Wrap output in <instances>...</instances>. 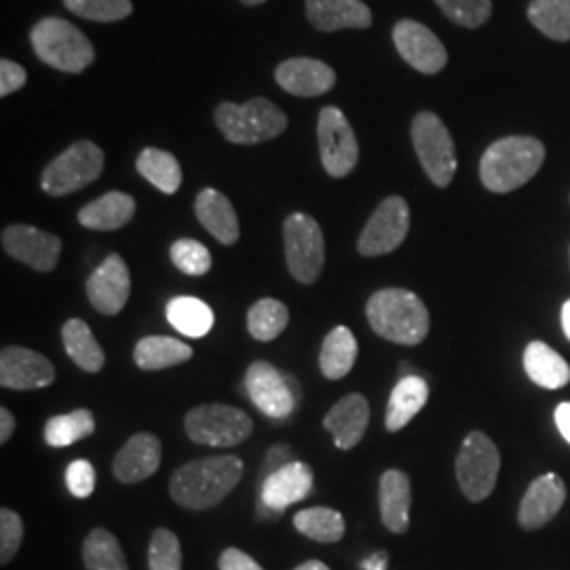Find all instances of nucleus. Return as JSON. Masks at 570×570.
<instances>
[{
	"instance_id": "5701e85b",
	"label": "nucleus",
	"mask_w": 570,
	"mask_h": 570,
	"mask_svg": "<svg viewBox=\"0 0 570 570\" xmlns=\"http://www.w3.org/2000/svg\"><path fill=\"white\" fill-rule=\"evenodd\" d=\"M306 18L320 32L364 30L372 23V11L364 0H306Z\"/></svg>"
},
{
	"instance_id": "6ab92c4d",
	"label": "nucleus",
	"mask_w": 570,
	"mask_h": 570,
	"mask_svg": "<svg viewBox=\"0 0 570 570\" xmlns=\"http://www.w3.org/2000/svg\"><path fill=\"white\" fill-rule=\"evenodd\" d=\"M275 79L279 87L296 98L324 96L336 85V72L326 61L313 58H292L277 66Z\"/></svg>"
},
{
	"instance_id": "20e7f679",
	"label": "nucleus",
	"mask_w": 570,
	"mask_h": 570,
	"mask_svg": "<svg viewBox=\"0 0 570 570\" xmlns=\"http://www.w3.org/2000/svg\"><path fill=\"white\" fill-rule=\"evenodd\" d=\"M30 42L39 60L61 72L79 75L96 60V51L89 39L77 26L61 18L39 21L30 32Z\"/></svg>"
},
{
	"instance_id": "f3484780",
	"label": "nucleus",
	"mask_w": 570,
	"mask_h": 570,
	"mask_svg": "<svg viewBox=\"0 0 570 570\" xmlns=\"http://www.w3.org/2000/svg\"><path fill=\"white\" fill-rule=\"evenodd\" d=\"M56 381L53 364L32 348L4 346L0 351V385L13 391L49 387Z\"/></svg>"
},
{
	"instance_id": "a211bd4d",
	"label": "nucleus",
	"mask_w": 570,
	"mask_h": 570,
	"mask_svg": "<svg viewBox=\"0 0 570 570\" xmlns=\"http://www.w3.org/2000/svg\"><path fill=\"white\" fill-rule=\"evenodd\" d=\"M131 294L129 268L119 254H110L87 279V298L102 315H119Z\"/></svg>"
},
{
	"instance_id": "0eeeda50",
	"label": "nucleus",
	"mask_w": 570,
	"mask_h": 570,
	"mask_svg": "<svg viewBox=\"0 0 570 570\" xmlns=\"http://www.w3.org/2000/svg\"><path fill=\"white\" fill-rule=\"evenodd\" d=\"M285 263L298 284H315L326 265L322 226L306 214H292L284 223Z\"/></svg>"
},
{
	"instance_id": "c9c22d12",
	"label": "nucleus",
	"mask_w": 570,
	"mask_h": 570,
	"mask_svg": "<svg viewBox=\"0 0 570 570\" xmlns=\"http://www.w3.org/2000/svg\"><path fill=\"white\" fill-rule=\"evenodd\" d=\"M294 527L317 543H336L345 537V518L332 508H308L294 515Z\"/></svg>"
},
{
	"instance_id": "f8f14e48",
	"label": "nucleus",
	"mask_w": 570,
	"mask_h": 570,
	"mask_svg": "<svg viewBox=\"0 0 570 570\" xmlns=\"http://www.w3.org/2000/svg\"><path fill=\"white\" fill-rule=\"evenodd\" d=\"M410 230V207L402 197H387L374 209L360 235L357 252L366 258L391 254L404 244Z\"/></svg>"
},
{
	"instance_id": "c03bdc74",
	"label": "nucleus",
	"mask_w": 570,
	"mask_h": 570,
	"mask_svg": "<svg viewBox=\"0 0 570 570\" xmlns=\"http://www.w3.org/2000/svg\"><path fill=\"white\" fill-rule=\"evenodd\" d=\"M66 487L77 497V499H87L96 490V469L85 461L77 459L66 469Z\"/></svg>"
},
{
	"instance_id": "aec40b11",
	"label": "nucleus",
	"mask_w": 570,
	"mask_h": 570,
	"mask_svg": "<svg viewBox=\"0 0 570 570\" xmlns=\"http://www.w3.org/2000/svg\"><path fill=\"white\" fill-rule=\"evenodd\" d=\"M567 501V487L556 473H546L530 484L518 511L522 529H543Z\"/></svg>"
},
{
	"instance_id": "c85d7f7f",
	"label": "nucleus",
	"mask_w": 570,
	"mask_h": 570,
	"mask_svg": "<svg viewBox=\"0 0 570 570\" xmlns=\"http://www.w3.org/2000/svg\"><path fill=\"white\" fill-rule=\"evenodd\" d=\"M61 343L68 357L87 374H98L104 367L106 355L98 345L94 332L82 320H68L61 327Z\"/></svg>"
},
{
	"instance_id": "6e6552de",
	"label": "nucleus",
	"mask_w": 570,
	"mask_h": 570,
	"mask_svg": "<svg viewBox=\"0 0 570 570\" xmlns=\"http://www.w3.org/2000/svg\"><path fill=\"white\" fill-rule=\"evenodd\" d=\"M104 171V153L89 140L72 144L42 171V190L49 197H66L96 183Z\"/></svg>"
},
{
	"instance_id": "2eb2a0df",
	"label": "nucleus",
	"mask_w": 570,
	"mask_h": 570,
	"mask_svg": "<svg viewBox=\"0 0 570 570\" xmlns=\"http://www.w3.org/2000/svg\"><path fill=\"white\" fill-rule=\"evenodd\" d=\"M2 247L11 258L39 273H51L60 263V237L35 226H7L2 230Z\"/></svg>"
},
{
	"instance_id": "412c9836",
	"label": "nucleus",
	"mask_w": 570,
	"mask_h": 570,
	"mask_svg": "<svg viewBox=\"0 0 570 570\" xmlns=\"http://www.w3.org/2000/svg\"><path fill=\"white\" fill-rule=\"evenodd\" d=\"M161 442L153 433H136L112 461L115 478L121 484H138L157 473L161 465Z\"/></svg>"
},
{
	"instance_id": "72a5a7b5",
	"label": "nucleus",
	"mask_w": 570,
	"mask_h": 570,
	"mask_svg": "<svg viewBox=\"0 0 570 570\" xmlns=\"http://www.w3.org/2000/svg\"><path fill=\"white\" fill-rule=\"evenodd\" d=\"M94 431H96L94 412L87 407H79L70 414L49 419L45 425V442L51 449H63L94 435Z\"/></svg>"
},
{
	"instance_id": "473e14b6",
	"label": "nucleus",
	"mask_w": 570,
	"mask_h": 570,
	"mask_svg": "<svg viewBox=\"0 0 570 570\" xmlns=\"http://www.w3.org/2000/svg\"><path fill=\"white\" fill-rule=\"evenodd\" d=\"M136 167L140 176L165 195L178 193L183 184V167L178 164V159L161 148H144L136 161Z\"/></svg>"
},
{
	"instance_id": "e433bc0d",
	"label": "nucleus",
	"mask_w": 570,
	"mask_h": 570,
	"mask_svg": "<svg viewBox=\"0 0 570 570\" xmlns=\"http://www.w3.org/2000/svg\"><path fill=\"white\" fill-rule=\"evenodd\" d=\"M289 324V311L284 303L275 298H263L254 303L247 313V330L252 338L261 343H271L284 334Z\"/></svg>"
},
{
	"instance_id": "37998d69",
	"label": "nucleus",
	"mask_w": 570,
	"mask_h": 570,
	"mask_svg": "<svg viewBox=\"0 0 570 570\" xmlns=\"http://www.w3.org/2000/svg\"><path fill=\"white\" fill-rule=\"evenodd\" d=\"M23 539V522L13 510H0V564H9L18 551Z\"/></svg>"
},
{
	"instance_id": "4468645a",
	"label": "nucleus",
	"mask_w": 570,
	"mask_h": 570,
	"mask_svg": "<svg viewBox=\"0 0 570 570\" xmlns=\"http://www.w3.org/2000/svg\"><path fill=\"white\" fill-rule=\"evenodd\" d=\"M313 469L303 461H287L285 465L266 475L265 484L261 489V515H282L289 505L305 501L313 492Z\"/></svg>"
},
{
	"instance_id": "79ce46f5",
	"label": "nucleus",
	"mask_w": 570,
	"mask_h": 570,
	"mask_svg": "<svg viewBox=\"0 0 570 570\" xmlns=\"http://www.w3.org/2000/svg\"><path fill=\"white\" fill-rule=\"evenodd\" d=\"M449 20L463 28H480L490 20V0H435Z\"/></svg>"
},
{
	"instance_id": "49530a36",
	"label": "nucleus",
	"mask_w": 570,
	"mask_h": 570,
	"mask_svg": "<svg viewBox=\"0 0 570 570\" xmlns=\"http://www.w3.org/2000/svg\"><path fill=\"white\" fill-rule=\"evenodd\" d=\"M218 567L220 570H265L252 556H247L245 551L237 550V548H228L223 551Z\"/></svg>"
},
{
	"instance_id": "39448f33",
	"label": "nucleus",
	"mask_w": 570,
	"mask_h": 570,
	"mask_svg": "<svg viewBox=\"0 0 570 570\" xmlns=\"http://www.w3.org/2000/svg\"><path fill=\"white\" fill-rule=\"evenodd\" d=\"M214 119L226 140L233 144L268 142L282 136L287 127L284 110L265 98H254L245 104H220Z\"/></svg>"
},
{
	"instance_id": "a878e982",
	"label": "nucleus",
	"mask_w": 570,
	"mask_h": 570,
	"mask_svg": "<svg viewBox=\"0 0 570 570\" xmlns=\"http://www.w3.org/2000/svg\"><path fill=\"white\" fill-rule=\"evenodd\" d=\"M136 216V199L119 190L106 193L100 199L85 205L79 212V223L89 230H119Z\"/></svg>"
},
{
	"instance_id": "1a4fd4ad",
	"label": "nucleus",
	"mask_w": 570,
	"mask_h": 570,
	"mask_svg": "<svg viewBox=\"0 0 570 570\" xmlns=\"http://www.w3.org/2000/svg\"><path fill=\"white\" fill-rule=\"evenodd\" d=\"M412 144L429 180L446 188L456 174V150L449 127L433 112H419L412 121Z\"/></svg>"
},
{
	"instance_id": "603ef678",
	"label": "nucleus",
	"mask_w": 570,
	"mask_h": 570,
	"mask_svg": "<svg viewBox=\"0 0 570 570\" xmlns=\"http://www.w3.org/2000/svg\"><path fill=\"white\" fill-rule=\"evenodd\" d=\"M562 327H564V334L569 336L570 341V301H567L562 306Z\"/></svg>"
},
{
	"instance_id": "58836bf2",
	"label": "nucleus",
	"mask_w": 570,
	"mask_h": 570,
	"mask_svg": "<svg viewBox=\"0 0 570 570\" xmlns=\"http://www.w3.org/2000/svg\"><path fill=\"white\" fill-rule=\"evenodd\" d=\"M63 4L82 20L102 23L127 20L134 13L131 0H63Z\"/></svg>"
},
{
	"instance_id": "8fccbe9b",
	"label": "nucleus",
	"mask_w": 570,
	"mask_h": 570,
	"mask_svg": "<svg viewBox=\"0 0 570 570\" xmlns=\"http://www.w3.org/2000/svg\"><path fill=\"white\" fill-rule=\"evenodd\" d=\"M387 551H376V553H372L370 558L362 562V570H387Z\"/></svg>"
},
{
	"instance_id": "9b49d317",
	"label": "nucleus",
	"mask_w": 570,
	"mask_h": 570,
	"mask_svg": "<svg viewBox=\"0 0 570 570\" xmlns=\"http://www.w3.org/2000/svg\"><path fill=\"white\" fill-rule=\"evenodd\" d=\"M317 140L327 174L332 178H346L360 161V144L341 108H322L317 121Z\"/></svg>"
},
{
	"instance_id": "a18cd8bd",
	"label": "nucleus",
	"mask_w": 570,
	"mask_h": 570,
	"mask_svg": "<svg viewBox=\"0 0 570 570\" xmlns=\"http://www.w3.org/2000/svg\"><path fill=\"white\" fill-rule=\"evenodd\" d=\"M26 79H28V75L20 63L11 60L0 61V96L2 98L21 89L26 85Z\"/></svg>"
},
{
	"instance_id": "f704fd0d",
	"label": "nucleus",
	"mask_w": 570,
	"mask_h": 570,
	"mask_svg": "<svg viewBox=\"0 0 570 570\" xmlns=\"http://www.w3.org/2000/svg\"><path fill=\"white\" fill-rule=\"evenodd\" d=\"M82 562L87 570H129L119 539L106 529H94L87 534Z\"/></svg>"
},
{
	"instance_id": "393cba45",
	"label": "nucleus",
	"mask_w": 570,
	"mask_h": 570,
	"mask_svg": "<svg viewBox=\"0 0 570 570\" xmlns=\"http://www.w3.org/2000/svg\"><path fill=\"white\" fill-rule=\"evenodd\" d=\"M379 503L383 524L395 534H404L410 527L412 487L410 478L400 469H389L381 475Z\"/></svg>"
},
{
	"instance_id": "09e8293b",
	"label": "nucleus",
	"mask_w": 570,
	"mask_h": 570,
	"mask_svg": "<svg viewBox=\"0 0 570 570\" xmlns=\"http://www.w3.org/2000/svg\"><path fill=\"white\" fill-rule=\"evenodd\" d=\"M556 425L560 429L562 438L570 444V402L556 407Z\"/></svg>"
},
{
	"instance_id": "864d4df0",
	"label": "nucleus",
	"mask_w": 570,
	"mask_h": 570,
	"mask_svg": "<svg viewBox=\"0 0 570 570\" xmlns=\"http://www.w3.org/2000/svg\"><path fill=\"white\" fill-rule=\"evenodd\" d=\"M239 2H244L247 7H256V4H263L266 0H239Z\"/></svg>"
},
{
	"instance_id": "3c124183",
	"label": "nucleus",
	"mask_w": 570,
	"mask_h": 570,
	"mask_svg": "<svg viewBox=\"0 0 570 570\" xmlns=\"http://www.w3.org/2000/svg\"><path fill=\"white\" fill-rule=\"evenodd\" d=\"M294 570H330V567H326L320 560H306V562H303L301 567H296Z\"/></svg>"
},
{
	"instance_id": "9d476101",
	"label": "nucleus",
	"mask_w": 570,
	"mask_h": 570,
	"mask_svg": "<svg viewBox=\"0 0 570 570\" xmlns=\"http://www.w3.org/2000/svg\"><path fill=\"white\" fill-rule=\"evenodd\" d=\"M501 469V454L487 433L471 431L456 456V480L469 501L478 503L492 494Z\"/></svg>"
},
{
	"instance_id": "7ed1b4c3",
	"label": "nucleus",
	"mask_w": 570,
	"mask_h": 570,
	"mask_svg": "<svg viewBox=\"0 0 570 570\" xmlns=\"http://www.w3.org/2000/svg\"><path fill=\"white\" fill-rule=\"evenodd\" d=\"M546 161V146L529 136L492 144L480 161V178L492 193H511L532 180Z\"/></svg>"
},
{
	"instance_id": "423d86ee",
	"label": "nucleus",
	"mask_w": 570,
	"mask_h": 570,
	"mask_svg": "<svg viewBox=\"0 0 570 570\" xmlns=\"http://www.w3.org/2000/svg\"><path fill=\"white\" fill-rule=\"evenodd\" d=\"M184 429L190 442L214 449H230L245 442L254 423L242 407L228 404H204L184 416Z\"/></svg>"
},
{
	"instance_id": "ea45409f",
	"label": "nucleus",
	"mask_w": 570,
	"mask_h": 570,
	"mask_svg": "<svg viewBox=\"0 0 570 570\" xmlns=\"http://www.w3.org/2000/svg\"><path fill=\"white\" fill-rule=\"evenodd\" d=\"M148 570H183L180 539L167 529H157L148 546Z\"/></svg>"
},
{
	"instance_id": "ddd939ff",
	"label": "nucleus",
	"mask_w": 570,
	"mask_h": 570,
	"mask_svg": "<svg viewBox=\"0 0 570 570\" xmlns=\"http://www.w3.org/2000/svg\"><path fill=\"white\" fill-rule=\"evenodd\" d=\"M245 389L254 406L273 421H287L296 410L294 381L268 362H254L247 367Z\"/></svg>"
},
{
	"instance_id": "4be33fe9",
	"label": "nucleus",
	"mask_w": 570,
	"mask_h": 570,
	"mask_svg": "<svg viewBox=\"0 0 570 570\" xmlns=\"http://www.w3.org/2000/svg\"><path fill=\"white\" fill-rule=\"evenodd\" d=\"M370 423V404L362 393H348L341 402H336L324 419V428L332 433L338 450L355 449Z\"/></svg>"
},
{
	"instance_id": "a19ab883",
	"label": "nucleus",
	"mask_w": 570,
	"mask_h": 570,
	"mask_svg": "<svg viewBox=\"0 0 570 570\" xmlns=\"http://www.w3.org/2000/svg\"><path fill=\"white\" fill-rule=\"evenodd\" d=\"M169 256L178 271L193 277H202L205 273H209V268L214 265L209 249L195 239H178L171 245Z\"/></svg>"
},
{
	"instance_id": "de8ad7c7",
	"label": "nucleus",
	"mask_w": 570,
	"mask_h": 570,
	"mask_svg": "<svg viewBox=\"0 0 570 570\" xmlns=\"http://www.w3.org/2000/svg\"><path fill=\"white\" fill-rule=\"evenodd\" d=\"M13 431H16V416L9 412V407H0V444L9 442Z\"/></svg>"
},
{
	"instance_id": "f03ea898",
	"label": "nucleus",
	"mask_w": 570,
	"mask_h": 570,
	"mask_svg": "<svg viewBox=\"0 0 570 570\" xmlns=\"http://www.w3.org/2000/svg\"><path fill=\"white\" fill-rule=\"evenodd\" d=\"M366 315L370 327L389 343L414 346L428 338V306L404 287H385L372 294Z\"/></svg>"
},
{
	"instance_id": "bb28decb",
	"label": "nucleus",
	"mask_w": 570,
	"mask_h": 570,
	"mask_svg": "<svg viewBox=\"0 0 570 570\" xmlns=\"http://www.w3.org/2000/svg\"><path fill=\"white\" fill-rule=\"evenodd\" d=\"M428 400V381L416 374L404 376L389 397L387 414H385L387 431L395 433V431L406 428L407 423L425 407Z\"/></svg>"
},
{
	"instance_id": "b1692460",
	"label": "nucleus",
	"mask_w": 570,
	"mask_h": 570,
	"mask_svg": "<svg viewBox=\"0 0 570 570\" xmlns=\"http://www.w3.org/2000/svg\"><path fill=\"white\" fill-rule=\"evenodd\" d=\"M195 214L205 230L223 245H235L239 242V218L233 204L220 190L204 188L197 195Z\"/></svg>"
},
{
	"instance_id": "cd10ccee",
	"label": "nucleus",
	"mask_w": 570,
	"mask_h": 570,
	"mask_svg": "<svg viewBox=\"0 0 570 570\" xmlns=\"http://www.w3.org/2000/svg\"><path fill=\"white\" fill-rule=\"evenodd\" d=\"M524 370L534 385L562 389L570 383V366L564 357L546 343H530L524 351Z\"/></svg>"
},
{
	"instance_id": "7c9ffc66",
	"label": "nucleus",
	"mask_w": 570,
	"mask_h": 570,
	"mask_svg": "<svg viewBox=\"0 0 570 570\" xmlns=\"http://www.w3.org/2000/svg\"><path fill=\"white\" fill-rule=\"evenodd\" d=\"M357 341L346 326H336L324 341L320 353V367L330 381H341L355 366Z\"/></svg>"
},
{
	"instance_id": "c756f323",
	"label": "nucleus",
	"mask_w": 570,
	"mask_h": 570,
	"mask_svg": "<svg viewBox=\"0 0 570 570\" xmlns=\"http://www.w3.org/2000/svg\"><path fill=\"white\" fill-rule=\"evenodd\" d=\"M190 357H193V348L183 341H176L169 336H146L142 341H138V345L134 348L136 366L146 372L180 366Z\"/></svg>"
},
{
	"instance_id": "dca6fc26",
	"label": "nucleus",
	"mask_w": 570,
	"mask_h": 570,
	"mask_svg": "<svg viewBox=\"0 0 570 570\" xmlns=\"http://www.w3.org/2000/svg\"><path fill=\"white\" fill-rule=\"evenodd\" d=\"M393 42L400 56L423 75L440 72L449 61L446 47L421 21H397L393 28Z\"/></svg>"
},
{
	"instance_id": "2f4dec72",
	"label": "nucleus",
	"mask_w": 570,
	"mask_h": 570,
	"mask_svg": "<svg viewBox=\"0 0 570 570\" xmlns=\"http://www.w3.org/2000/svg\"><path fill=\"white\" fill-rule=\"evenodd\" d=\"M167 322L188 338H204L214 327V311L195 296H178L167 305Z\"/></svg>"
},
{
	"instance_id": "4c0bfd02",
	"label": "nucleus",
	"mask_w": 570,
	"mask_h": 570,
	"mask_svg": "<svg viewBox=\"0 0 570 570\" xmlns=\"http://www.w3.org/2000/svg\"><path fill=\"white\" fill-rule=\"evenodd\" d=\"M529 20L553 41H570V0H532Z\"/></svg>"
},
{
	"instance_id": "f257e3e1",
	"label": "nucleus",
	"mask_w": 570,
	"mask_h": 570,
	"mask_svg": "<svg viewBox=\"0 0 570 570\" xmlns=\"http://www.w3.org/2000/svg\"><path fill=\"white\" fill-rule=\"evenodd\" d=\"M244 463L235 454L205 456L174 471L169 480L171 499L186 510L204 511L223 503L242 482Z\"/></svg>"
}]
</instances>
